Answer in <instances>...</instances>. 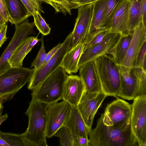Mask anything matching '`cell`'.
<instances>
[{"mask_svg": "<svg viewBox=\"0 0 146 146\" xmlns=\"http://www.w3.org/2000/svg\"><path fill=\"white\" fill-rule=\"evenodd\" d=\"M88 135L89 146L137 145L131 121L117 125H108L103 122L102 114L97 121L96 127L90 129Z\"/></svg>", "mask_w": 146, "mask_h": 146, "instance_id": "1", "label": "cell"}, {"mask_svg": "<svg viewBox=\"0 0 146 146\" xmlns=\"http://www.w3.org/2000/svg\"><path fill=\"white\" fill-rule=\"evenodd\" d=\"M48 104L31 100L25 113L28 124L23 133L25 139L34 146H48L46 133Z\"/></svg>", "mask_w": 146, "mask_h": 146, "instance_id": "2", "label": "cell"}, {"mask_svg": "<svg viewBox=\"0 0 146 146\" xmlns=\"http://www.w3.org/2000/svg\"><path fill=\"white\" fill-rule=\"evenodd\" d=\"M94 60L102 92L107 96H118L120 90V65L112 55L107 53Z\"/></svg>", "mask_w": 146, "mask_h": 146, "instance_id": "3", "label": "cell"}, {"mask_svg": "<svg viewBox=\"0 0 146 146\" xmlns=\"http://www.w3.org/2000/svg\"><path fill=\"white\" fill-rule=\"evenodd\" d=\"M68 76L64 69L59 67L39 86L31 90V100L48 105L62 100Z\"/></svg>", "mask_w": 146, "mask_h": 146, "instance_id": "4", "label": "cell"}, {"mask_svg": "<svg viewBox=\"0 0 146 146\" xmlns=\"http://www.w3.org/2000/svg\"><path fill=\"white\" fill-rule=\"evenodd\" d=\"M34 68H11L0 75V102L2 103L13 99L15 95L31 77Z\"/></svg>", "mask_w": 146, "mask_h": 146, "instance_id": "5", "label": "cell"}, {"mask_svg": "<svg viewBox=\"0 0 146 146\" xmlns=\"http://www.w3.org/2000/svg\"><path fill=\"white\" fill-rule=\"evenodd\" d=\"M72 33L68 35L56 53L38 70L34 69L28 82L27 88L33 89L41 84L48 77L60 67L66 53L71 49Z\"/></svg>", "mask_w": 146, "mask_h": 146, "instance_id": "6", "label": "cell"}, {"mask_svg": "<svg viewBox=\"0 0 146 146\" xmlns=\"http://www.w3.org/2000/svg\"><path fill=\"white\" fill-rule=\"evenodd\" d=\"M34 22L30 23L27 19L15 25V31L10 43L0 57V75L11 68L9 60L17 48L34 33Z\"/></svg>", "mask_w": 146, "mask_h": 146, "instance_id": "7", "label": "cell"}, {"mask_svg": "<svg viewBox=\"0 0 146 146\" xmlns=\"http://www.w3.org/2000/svg\"><path fill=\"white\" fill-rule=\"evenodd\" d=\"M131 106L132 131L138 145L146 146V96L135 98Z\"/></svg>", "mask_w": 146, "mask_h": 146, "instance_id": "8", "label": "cell"}, {"mask_svg": "<svg viewBox=\"0 0 146 146\" xmlns=\"http://www.w3.org/2000/svg\"><path fill=\"white\" fill-rule=\"evenodd\" d=\"M71 107L69 104L64 100L47 105L46 137H52L64 124L69 115Z\"/></svg>", "mask_w": 146, "mask_h": 146, "instance_id": "9", "label": "cell"}, {"mask_svg": "<svg viewBox=\"0 0 146 146\" xmlns=\"http://www.w3.org/2000/svg\"><path fill=\"white\" fill-rule=\"evenodd\" d=\"M131 105L117 99L108 104L102 114L104 123L108 125H117L131 121Z\"/></svg>", "mask_w": 146, "mask_h": 146, "instance_id": "10", "label": "cell"}, {"mask_svg": "<svg viewBox=\"0 0 146 146\" xmlns=\"http://www.w3.org/2000/svg\"><path fill=\"white\" fill-rule=\"evenodd\" d=\"M122 35L111 32L100 42L84 50L79 62V67L105 53L113 56L115 47Z\"/></svg>", "mask_w": 146, "mask_h": 146, "instance_id": "11", "label": "cell"}, {"mask_svg": "<svg viewBox=\"0 0 146 146\" xmlns=\"http://www.w3.org/2000/svg\"><path fill=\"white\" fill-rule=\"evenodd\" d=\"M107 96L102 91L91 92L85 90L77 107L86 125L92 128L98 110Z\"/></svg>", "mask_w": 146, "mask_h": 146, "instance_id": "12", "label": "cell"}, {"mask_svg": "<svg viewBox=\"0 0 146 146\" xmlns=\"http://www.w3.org/2000/svg\"><path fill=\"white\" fill-rule=\"evenodd\" d=\"M94 3L79 7L74 27L72 33L71 49L83 42L88 34L92 19Z\"/></svg>", "mask_w": 146, "mask_h": 146, "instance_id": "13", "label": "cell"}, {"mask_svg": "<svg viewBox=\"0 0 146 146\" xmlns=\"http://www.w3.org/2000/svg\"><path fill=\"white\" fill-rule=\"evenodd\" d=\"M146 41V27L142 22L133 30V35L127 52L120 65L121 71L133 67L136 56L144 42Z\"/></svg>", "mask_w": 146, "mask_h": 146, "instance_id": "14", "label": "cell"}, {"mask_svg": "<svg viewBox=\"0 0 146 146\" xmlns=\"http://www.w3.org/2000/svg\"><path fill=\"white\" fill-rule=\"evenodd\" d=\"M85 90L84 85L79 76H68L63 88L62 100L72 106L77 107Z\"/></svg>", "mask_w": 146, "mask_h": 146, "instance_id": "15", "label": "cell"}, {"mask_svg": "<svg viewBox=\"0 0 146 146\" xmlns=\"http://www.w3.org/2000/svg\"><path fill=\"white\" fill-rule=\"evenodd\" d=\"M78 70L79 76L83 82L85 90L91 92L102 91L94 60L82 65Z\"/></svg>", "mask_w": 146, "mask_h": 146, "instance_id": "16", "label": "cell"}, {"mask_svg": "<svg viewBox=\"0 0 146 146\" xmlns=\"http://www.w3.org/2000/svg\"><path fill=\"white\" fill-rule=\"evenodd\" d=\"M120 90L118 96L125 99L133 100L136 97L138 78L134 67L121 71Z\"/></svg>", "mask_w": 146, "mask_h": 146, "instance_id": "17", "label": "cell"}, {"mask_svg": "<svg viewBox=\"0 0 146 146\" xmlns=\"http://www.w3.org/2000/svg\"><path fill=\"white\" fill-rule=\"evenodd\" d=\"M130 2L125 0L114 15L111 24L112 32L119 33L122 36L127 35L131 33L129 29Z\"/></svg>", "mask_w": 146, "mask_h": 146, "instance_id": "18", "label": "cell"}, {"mask_svg": "<svg viewBox=\"0 0 146 146\" xmlns=\"http://www.w3.org/2000/svg\"><path fill=\"white\" fill-rule=\"evenodd\" d=\"M74 138L88 137L90 130L86 125L77 107L72 106L69 115L65 123Z\"/></svg>", "mask_w": 146, "mask_h": 146, "instance_id": "19", "label": "cell"}, {"mask_svg": "<svg viewBox=\"0 0 146 146\" xmlns=\"http://www.w3.org/2000/svg\"><path fill=\"white\" fill-rule=\"evenodd\" d=\"M108 0H98L94 3L92 19L87 35L84 41L88 43L97 33L101 31V26Z\"/></svg>", "mask_w": 146, "mask_h": 146, "instance_id": "20", "label": "cell"}, {"mask_svg": "<svg viewBox=\"0 0 146 146\" xmlns=\"http://www.w3.org/2000/svg\"><path fill=\"white\" fill-rule=\"evenodd\" d=\"M8 21L15 26L23 22L31 16L21 0H4Z\"/></svg>", "mask_w": 146, "mask_h": 146, "instance_id": "21", "label": "cell"}, {"mask_svg": "<svg viewBox=\"0 0 146 146\" xmlns=\"http://www.w3.org/2000/svg\"><path fill=\"white\" fill-rule=\"evenodd\" d=\"M85 44L81 42L71 49L65 55L60 67L68 74H76L78 71L79 62L83 52Z\"/></svg>", "mask_w": 146, "mask_h": 146, "instance_id": "22", "label": "cell"}, {"mask_svg": "<svg viewBox=\"0 0 146 146\" xmlns=\"http://www.w3.org/2000/svg\"><path fill=\"white\" fill-rule=\"evenodd\" d=\"M129 13V29L130 31L131 32L142 22V0H132L131 1Z\"/></svg>", "mask_w": 146, "mask_h": 146, "instance_id": "23", "label": "cell"}, {"mask_svg": "<svg viewBox=\"0 0 146 146\" xmlns=\"http://www.w3.org/2000/svg\"><path fill=\"white\" fill-rule=\"evenodd\" d=\"M125 0H108L101 25V31L110 29L111 22L114 15Z\"/></svg>", "mask_w": 146, "mask_h": 146, "instance_id": "24", "label": "cell"}, {"mask_svg": "<svg viewBox=\"0 0 146 146\" xmlns=\"http://www.w3.org/2000/svg\"><path fill=\"white\" fill-rule=\"evenodd\" d=\"M133 33V31L127 35L122 36L115 47L113 57L120 65L126 53Z\"/></svg>", "mask_w": 146, "mask_h": 146, "instance_id": "25", "label": "cell"}, {"mask_svg": "<svg viewBox=\"0 0 146 146\" xmlns=\"http://www.w3.org/2000/svg\"><path fill=\"white\" fill-rule=\"evenodd\" d=\"M32 37V36H29L15 51L9 61L11 68L22 66L24 59L30 52L28 49V46Z\"/></svg>", "mask_w": 146, "mask_h": 146, "instance_id": "26", "label": "cell"}, {"mask_svg": "<svg viewBox=\"0 0 146 146\" xmlns=\"http://www.w3.org/2000/svg\"><path fill=\"white\" fill-rule=\"evenodd\" d=\"M59 138L60 146H73L74 138L67 127L64 125L56 132L54 135Z\"/></svg>", "mask_w": 146, "mask_h": 146, "instance_id": "27", "label": "cell"}, {"mask_svg": "<svg viewBox=\"0 0 146 146\" xmlns=\"http://www.w3.org/2000/svg\"><path fill=\"white\" fill-rule=\"evenodd\" d=\"M35 25L39 32L43 36H46L50 33L51 29L41 16L40 13L35 12L33 15Z\"/></svg>", "mask_w": 146, "mask_h": 146, "instance_id": "28", "label": "cell"}, {"mask_svg": "<svg viewBox=\"0 0 146 146\" xmlns=\"http://www.w3.org/2000/svg\"><path fill=\"white\" fill-rule=\"evenodd\" d=\"M41 42V48L34 60L32 62L31 68L34 67V70H36L39 69L43 65L45 59L46 54L45 49L42 35L40 39Z\"/></svg>", "mask_w": 146, "mask_h": 146, "instance_id": "29", "label": "cell"}, {"mask_svg": "<svg viewBox=\"0 0 146 146\" xmlns=\"http://www.w3.org/2000/svg\"><path fill=\"white\" fill-rule=\"evenodd\" d=\"M26 7L29 13L32 15L36 11L44 12L41 9L40 0H21Z\"/></svg>", "mask_w": 146, "mask_h": 146, "instance_id": "30", "label": "cell"}, {"mask_svg": "<svg viewBox=\"0 0 146 146\" xmlns=\"http://www.w3.org/2000/svg\"><path fill=\"white\" fill-rule=\"evenodd\" d=\"M111 32L110 29H108L98 33L88 43L85 44L84 50L100 42L106 36Z\"/></svg>", "mask_w": 146, "mask_h": 146, "instance_id": "31", "label": "cell"}, {"mask_svg": "<svg viewBox=\"0 0 146 146\" xmlns=\"http://www.w3.org/2000/svg\"><path fill=\"white\" fill-rule=\"evenodd\" d=\"M138 84L136 97L146 96V73L137 76Z\"/></svg>", "mask_w": 146, "mask_h": 146, "instance_id": "32", "label": "cell"}, {"mask_svg": "<svg viewBox=\"0 0 146 146\" xmlns=\"http://www.w3.org/2000/svg\"><path fill=\"white\" fill-rule=\"evenodd\" d=\"M146 41L143 44L140 49L136 57L134 67L142 68L144 59L146 58Z\"/></svg>", "mask_w": 146, "mask_h": 146, "instance_id": "33", "label": "cell"}, {"mask_svg": "<svg viewBox=\"0 0 146 146\" xmlns=\"http://www.w3.org/2000/svg\"><path fill=\"white\" fill-rule=\"evenodd\" d=\"M56 5L57 12H61L66 15L67 13L71 14V11L67 6L65 0H52Z\"/></svg>", "mask_w": 146, "mask_h": 146, "instance_id": "34", "label": "cell"}, {"mask_svg": "<svg viewBox=\"0 0 146 146\" xmlns=\"http://www.w3.org/2000/svg\"><path fill=\"white\" fill-rule=\"evenodd\" d=\"M89 140L88 137L80 136L74 138L73 146H89Z\"/></svg>", "mask_w": 146, "mask_h": 146, "instance_id": "35", "label": "cell"}, {"mask_svg": "<svg viewBox=\"0 0 146 146\" xmlns=\"http://www.w3.org/2000/svg\"><path fill=\"white\" fill-rule=\"evenodd\" d=\"M0 14L6 22L8 21V16L4 0H0Z\"/></svg>", "mask_w": 146, "mask_h": 146, "instance_id": "36", "label": "cell"}, {"mask_svg": "<svg viewBox=\"0 0 146 146\" xmlns=\"http://www.w3.org/2000/svg\"><path fill=\"white\" fill-rule=\"evenodd\" d=\"M7 27V24L5 23L0 31V48L8 38L6 35Z\"/></svg>", "mask_w": 146, "mask_h": 146, "instance_id": "37", "label": "cell"}, {"mask_svg": "<svg viewBox=\"0 0 146 146\" xmlns=\"http://www.w3.org/2000/svg\"><path fill=\"white\" fill-rule=\"evenodd\" d=\"M62 44L59 43L46 54V57L43 65L48 61L56 53Z\"/></svg>", "mask_w": 146, "mask_h": 146, "instance_id": "38", "label": "cell"}, {"mask_svg": "<svg viewBox=\"0 0 146 146\" xmlns=\"http://www.w3.org/2000/svg\"><path fill=\"white\" fill-rule=\"evenodd\" d=\"M98 0H78L73 5L72 9H78L83 5L93 3Z\"/></svg>", "mask_w": 146, "mask_h": 146, "instance_id": "39", "label": "cell"}, {"mask_svg": "<svg viewBox=\"0 0 146 146\" xmlns=\"http://www.w3.org/2000/svg\"><path fill=\"white\" fill-rule=\"evenodd\" d=\"M142 5L143 10V23L146 27V0H142Z\"/></svg>", "mask_w": 146, "mask_h": 146, "instance_id": "40", "label": "cell"}, {"mask_svg": "<svg viewBox=\"0 0 146 146\" xmlns=\"http://www.w3.org/2000/svg\"><path fill=\"white\" fill-rule=\"evenodd\" d=\"M65 2L70 10L72 9L74 4L78 0H65Z\"/></svg>", "mask_w": 146, "mask_h": 146, "instance_id": "41", "label": "cell"}, {"mask_svg": "<svg viewBox=\"0 0 146 146\" xmlns=\"http://www.w3.org/2000/svg\"><path fill=\"white\" fill-rule=\"evenodd\" d=\"M1 114H0V127L1 124L5 121L8 117V115L7 113L4 115H2ZM2 133V132L0 130V135H1Z\"/></svg>", "mask_w": 146, "mask_h": 146, "instance_id": "42", "label": "cell"}, {"mask_svg": "<svg viewBox=\"0 0 146 146\" xmlns=\"http://www.w3.org/2000/svg\"><path fill=\"white\" fill-rule=\"evenodd\" d=\"M41 1L47 3L52 6L55 9V11L57 12V8L53 2L52 0H40Z\"/></svg>", "mask_w": 146, "mask_h": 146, "instance_id": "43", "label": "cell"}, {"mask_svg": "<svg viewBox=\"0 0 146 146\" xmlns=\"http://www.w3.org/2000/svg\"><path fill=\"white\" fill-rule=\"evenodd\" d=\"M10 144L5 139H3L0 135V146H10Z\"/></svg>", "mask_w": 146, "mask_h": 146, "instance_id": "44", "label": "cell"}, {"mask_svg": "<svg viewBox=\"0 0 146 146\" xmlns=\"http://www.w3.org/2000/svg\"><path fill=\"white\" fill-rule=\"evenodd\" d=\"M142 68L143 70L146 72V58L144 59L143 62Z\"/></svg>", "mask_w": 146, "mask_h": 146, "instance_id": "45", "label": "cell"}, {"mask_svg": "<svg viewBox=\"0 0 146 146\" xmlns=\"http://www.w3.org/2000/svg\"><path fill=\"white\" fill-rule=\"evenodd\" d=\"M5 22H7L5 21L3 17L0 14V24L5 23Z\"/></svg>", "mask_w": 146, "mask_h": 146, "instance_id": "46", "label": "cell"}, {"mask_svg": "<svg viewBox=\"0 0 146 146\" xmlns=\"http://www.w3.org/2000/svg\"><path fill=\"white\" fill-rule=\"evenodd\" d=\"M5 23H6V22L2 23L0 24V31L2 29V28L3 26Z\"/></svg>", "mask_w": 146, "mask_h": 146, "instance_id": "47", "label": "cell"}, {"mask_svg": "<svg viewBox=\"0 0 146 146\" xmlns=\"http://www.w3.org/2000/svg\"><path fill=\"white\" fill-rule=\"evenodd\" d=\"M2 103L0 102V111H3V106L2 104Z\"/></svg>", "mask_w": 146, "mask_h": 146, "instance_id": "48", "label": "cell"}, {"mask_svg": "<svg viewBox=\"0 0 146 146\" xmlns=\"http://www.w3.org/2000/svg\"><path fill=\"white\" fill-rule=\"evenodd\" d=\"M128 0L130 1H132V0Z\"/></svg>", "mask_w": 146, "mask_h": 146, "instance_id": "49", "label": "cell"}, {"mask_svg": "<svg viewBox=\"0 0 146 146\" xmlns=\"http://www.w3.org/2000/svg\"><path fill=\"white\" fill-rule=\"evenodd\" d=\"M2 113V111H0V113Z\"/></svg>", "mask_w": 146, "mask_h": 146, "instance_id": "50", "label": "cell"}]
</instances>
